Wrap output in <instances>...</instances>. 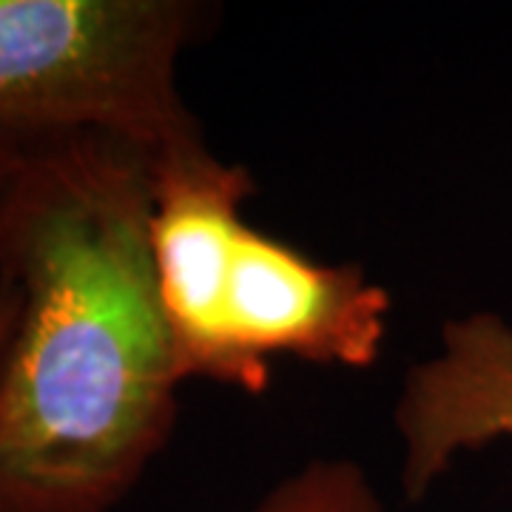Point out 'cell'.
<instances>
[{"label": "cell", "instance_id": "cell-4", "mask_svg": "<svg viewBox=\"0 0 512 512\" xmlns=\"http://www.w3.org/2000/svg\"><path fill=\"white\" fill-rule=\"evenodd\" d=\"M393 424L407 501H421L461 453L512 439V322L495 311L444 322L439 350L407 370Z\"/></svg>", "mask_w": 512, "mask_h": 512}, {"label": "cell", "instance_id": "cell-5", "mask_svg": "<svg viewBox=\"0 0 512 512\" xmlns=\"http://www.w3.org/2000/svg\"><path fill=\"white\" fill-rule=\"evenodd\" d=\"M254 512H384V504L362 464L316 458L271 487Z\"/></svg>", "mask_w": 512, "mask_h": 512}, {"label": "cell", "instance_id": "cell-2", "mask_svg": "<svg viewBox=\"0 0 512 512\" xmlns=\"http://www.w3.org/2000/svg\"><path fill=\"white\" fill-rule=\"evenodd\" d=\"M245 165L205 140L157 154L148 242L180 382L262 396L274 359L367 370L393 296L359 262H319L245 217Z\"/></svg>", "mask_w": 512, "mask_h": 512}, {"label": "cell", "instance_id": "cell-7", "mask_svg": "<svg viewBox=\"0 0 512 512\" xmlns=\"http://www.w3.org/2000/svg\"><path fill=\"white\" fill-rule=\"evenodd\" d=\"M15 322H18V288L12 285L9 276L0 274V365H3L9 342H12Z\"/></svg>", "mask_w": 512, "mask_h": 512}, {"label": "cell", "instance_id": "cell-1", "mask_svg": "<svg viewBox=\"0 0 512 512\" xmlns=\"http://www.w3.org/2000/svg\"><path fill=\"white\" fill-rule=\"evenodd\" d=\"M157 154L40 137L0 220L18 322L0 365V512H111L177 424L183 387L148 242Z\"/></svg>", "mask_w": 512, "mask_h": 512}, {"label": "cell", "instance_id": "cell-6", "mask_svg": "<svg viewBox=\"0 0 512 512\" xmlns=\"http://www.w3.org/2000/svg\"><path fill=\"white\" fill-rule=\"evenodd\" d=\"M40 140V137H37ZM32 137H20V134H9V131H0V220H3V211L12 200V191L20 180V171L26 165L29 157V148H32Z\"/></svg>", "mask_w": 512, "mask_h": 512}, {"label": "cell", "instance_id": "cell-3", "mask_svg": "<svg viewBox=\"0 0 512 512\" xmlns=\"http://www.w3.org/2000/svg\"><path fill=\"white\" fill-rule=\"evenodd\" d=\"M208 15L194 0H0V131H97L154 154L205 140L180 57Z\"/></svg>", "mask_w": 512, "mask_h": 512}]
</instances>
